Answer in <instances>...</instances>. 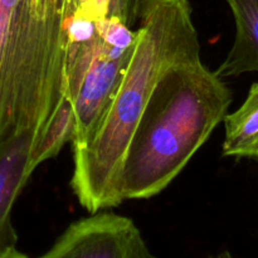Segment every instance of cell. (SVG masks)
<instances>
[{
	"label": "cell",
	"instance_id": "ba28073f",
	"mask_svg": "<svg viewBox=\"0 0 258 258\" xmlns=\"http://www.w3.org/2000/svg\"><path fill=\"white\" fill-rule=\"evenodd\" d=\"M75 107L71 98L63 96L33 140L29 154L30 171L33 173L40 164L57 156L63 146L75 139Z\"/></svg>",
	"mask_w": 258,
	"mask_h": 258
},
{
	"label": "cell",
	"instance_id": "8992f818",
	"mask_svg": "<svg viewBox=\"0 0 258 258\" xmlns=\"http://www.w3.org/2000/svg\"><path fill=\"white\" fill-rule=\"evenodd\" d=\"M236 22V37L214 72L221 78L258 72V0H226Z\"/></svg>",
	"mask_w": 258,
	"mask_h": 258
},
{
	"label": "cell",
	"instance_id": "6da1fadb",
	"mask_svg": "<svg viewBox=\"0 0 258 258\" xmlns=\"http://www.w3.org/2000/svg\"><path fill=\"white\" fill-rule=\"evenodd\" d=\"M135 48L115 95L88 140L73 148L71 188L91 214L123 202V156L161 75L201 57L188 0H141Z\"/></svg>",
	"mask_w": 258,
	"mask_h": 258
},
{
	"label": "cell",
	"instance_id": "3957f363",
	"mask_svg": "<svg viewBox=\"0 0 258 258\" xmlns=\"http://www.w3.org/2000/svg\"><path fill=\"white\" fill-rule=\"evenodd\" d=\"M38 258H156L133 219L101 211L76 221Z\"/></svg>",
	"mask_w": 258,
	"mask_h": 258
},
{
	"label": "cell",
	"instance_id": "52a82bcc",
	"mask_svg": "<svg viewBox=\"0 0 258 258\" xmlns=\"http://www.w3.org/2000/svg\"><path fill=\"white\" fill-rule=\"evenodd\" d=\"M222 156L258 160V82L253 83L244 102L223 120Z\"/></svg>",
	"mask_w": 258,
	"mask_h": 258
},
{
	"label": "cell",
	"instance_id": "5b68a950",
	"mask_svg": "<svg viewBox=\"0 0 258 258\" xmlns=\"http://www.w3.org/2000/svg\"><path fill=\"white\" fill-rule=\"evenodd\" d=\"M37 134L24 131L0 144V252L17 247L12 209L29 180V154Z\"/></svg>",
	"mask_w": 258,
	"mask_h": 258
},
{
	"label": "cell",
	"instance_id": "30bf717a",
	"mask_svg": "<svg viewBox=\"0 0 258 258\" xmlns=\"http://www.w3.org/2000/svg\"><path fill=\"white\" fill-rule=\"evenodd\" d=\"M95 25L98 38L111 57H122L135 48L138 33L126 25L120 18L108 15L95 22Z\"/></svg>",
	"mask_w": 258,
	"mask_h": 258
},
{
	"label": "cell",
	"instance_id": "7c38bea8",
	"mask_svg": "<svg viewBox=\"0 0 258 258\" xmlns=\"http://www.w3.org/2000/svg\"><path fill=\"white\" fill-rule=\"evenodd\" d=\"M208 258H237V257H234L231 252L223 251V252H219V253L212 254V256H209Z\"/></svg>",
	"mask_w": 258,
	"mask_h": 258
},
{
	"label": "cell",
	"instance_id": "7a4b0ae2",
	"mask_svg": "<svg viewBox=\"0 0 258 258\" xmlns=\"http://www.w3.org/2000/svg\"><path fill=\"white\" fill-rule=\"evenodd\" d=\"M232 92L201 57L161 75L136 125L120 175L122 199L158 196L224 120Z\"/></svg>",
	"mask_w": 258,
	"mask_h": 258
},
{
	"label": "cell",
	"instance_id": "277c9868",
	"mask_svg": "<svg viewBox=\"0 0 258 258\" xmlns=\"http://www.w3.org/2000/svg\"><path fill=\"white\" fill-rule=\"evenodd\" d=\"M133 52L134 49L122 57H111L97 35V43L90 66L71 98L76 113L73 148L86 143L96 128L115 95Z\"/></svg>",
	"mask_w": 258,
	"mask_h": 258
},
{
	"label": "cell",
	"instance_id": "8fae6325",
	"mask_svg": "<svg viewBox=\"0 0 258 258\" xmlns=\"http://www.w3.org/2000/svg\"><path fill=\"white\" fill-rule=\"evenodd\" d=\"M0 258H28V256L23 252L18 251L17 247H13V248L0 252Z\"/></svg>",
	"mask_w": 258,
	"mask_h": 258
},
{
	"label": "cell",
	"instance_id": "9c48e42d",
	"mask_svg": "<svg viewBox=\"0 0 258 258\" xmlns=\"http://www.w3.org/2000/svg\"><path fill=\"white\" fill-rule=\"evenodd\" d=\"M141 0H68L73 17L97 22L108 17H117L133 28L138 23Z\"/></svg>",
	"mask_w": 258,
	"mask_h": 258
}]
</instances>
